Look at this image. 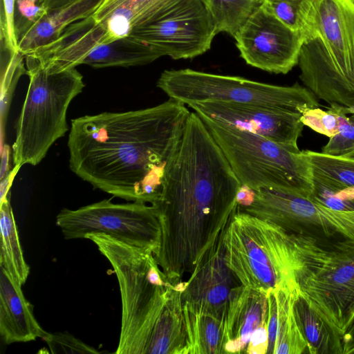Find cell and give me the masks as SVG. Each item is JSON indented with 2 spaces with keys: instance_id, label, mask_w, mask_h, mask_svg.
<instances>
[{
  "instance_id": "obj_1",
  "label": "cell",
  "mask_w": 354,
  "mask_h": 354,
  "mask_svg": "<svg viewBox=\"0 0 354 354\" xmlns=\"http://www.w3.org/2000/svg\"><path fill=\"white\" fill-rule=\"evenodd\" d=\"M240 185L203 121L190 112L160 194L151 204L161 230L154 257L171 285L191 274L225 230Z\"/></svg>"
},
{
  "instance_id": "obj_2",
  "label": "cell",
  "mask_w": 354,
  "mask_h": 354,
  "mask_svg": "<svg viewBox=\"0 0 354 354\" xmlns=\"http://www.w3.org/2000/svg\"><path fill=\"white\" fill-rule=\"evenodd\" d=\"M190 114L176 100L126 112L71 120L70 169L94 187L129 201L153 204Z\"/></svg>"
},
{
  "instance_id": "obj_3",
  "label": "cell",
  "mask_w": 354,
  "mask_h": 354,
  "mask_svg": "<svg viewBox=\"0 0 354 354\" xmlns=\"http://www.w3.org/2000/svg\"><path fill=\"white\" fill-rule=\"evenodd\" d=\"M113 267L122 301V319L116 354H145L154 325L168 300L171 288L153 253L108 234H87Z\"/></svg>"
},
{
  "instance_id": "obj_4",
  "label": "cell",
  "mask_w": 354,
  "mask_h": 354,
  "mask_svg": "<svg viewBox=\"0 0 354 354\" xmlns=\"http://www.w3.org/2000/svg\"><path fill=\"white\" fill-rule=\"evenodd\" d=\"M288 237L297 293L342 340L354 319V242Z\"/></svg>"
},
{
  "instance_id": "obj_5",
  "label": "cell",
  "mask_w": 354,
  "mask_h": 354,
  "mask_svg": "<svg viewBox=\"0 0 354 354\" xmlns=\"http://www.w3.org/2000/svg\"><path fill=\"white\" fill-rule=\"evenodd\" d=\"M24 58L30 83L12 147L14 166L20 167L39 164L65 135L68 106L84 87L83 76L75 68L50 72L35 57Z\"/></svg>"
},
{
  "instance_id": "obj_6",
  "label": "cell",
  "mask_w": 354,
  "mask_h": 354,
  "mask_svg": "<svg viewBox=\"0 0 354 354\" xmlns=\"http://www.w3.org/2000/svg\"><path fill=\"white\" fill-rule=\"evenodd\" d=\"M199 116L241 184L254 190L272 188L310 195L313 171L305 150L293 149L206 116Z\"/></svg>"
},
{
  "instance_id": "obj_7",
  "label": "cell",
  "mask_w": 354,
  "mask_h": 354,
  "mask_svg": "<svg viewBox=\"0 0 354 354\" xmlns=\"http://www.w3.org/2000/svg\"><path fill=\"white\" fill-rule=\"evenodd\" d=\"M225 262L241 285L267 293L296 290L288 234L235 208L224 230Z\"/></svg>"
},
{
  "instance_id": "obj_8",
  "label": "cell",
  "mask_w": 354,
  "mask_h": 354,
  "mask_svg": "<svg viewBox=\"0 0 354 354\" xmlns=\"http://www.w3.org/2000/svg\"><path fill=\"white\" fill-rule=\"evenodd\" d=\"M157 86L169 98L187 105L218 102L261 106L301 114L305 109L319 106L316 96L298 83L278 86L190 68L164 71Z\"/></svg>"
},
{
  "instance_id": "obj_9",
  "label": "cell",
  "mask_w": 354,
  "mask_h": 354,
  "mask_svg": "<svg viewBox=\"0 0 354 354\" xmlns=\"http://www.w3.org/2000/svg\"><path fill=\"white\" fill-rule=\"evenodd\" d=\"M236 209L290 234L317 241L354 242V210H333L296 192L260 188L254 190L249 205Z\"/></svg>"
},
{
  "instance_id": "obj_10",
  "label": "cell",
  "mask_w": 354,
  "mask_h": 354,
  "mask_svg": "<svg viewBox=\"0 0 354 354\" xmlns=\"http://www.w3.org/2000/svg\"><path fill=\"white\" fill-rule=\"evenodd\" d=\"M55 223L66 239L103 233L151 250L153 255L160 243L157 213L151 204L142 202L113 203L105 199L77 209L64 208L57 215Z\"/></svg>"
},
{
  "instance_id": "obj_11",
  "label": "cell",
  "mask_w": 354,
  "mask_h": 354,
  "mask_svg": "<svg viewBox=\"0 0 354 354\" xmlns=\"http://www.w3.org/2000/svg\"><path fill=\"white\" fill-rule=\"evenodd\" d=\"M216 35L205 0H165L129 36L151 46L162 57L180 59L207 52Z\"/></svg>"
},
{
  "instance_id": "obj_12",
  "label": "cell",
  "mask_w": 354,
  "mask_h": 354,
  "mask_svg": "<svg viewBox=\"0 0 354 354\" xmlns=\"http://www.w3.org/2000/svg\"><path fill=\"white\" fill-rule=\"evenodd\" d=\"M311 25L334 68L330 82L318 98L344 106L354 91V0H315Z\"/></svg>"
},
{
  "instance_id": "obj_13",
  "label": "cell",
  "mask_w": 354,
  "mask_h": 354,
  "mask_svg": "<svg viewBox=\"0 0 354 354\" xmlns=\"http://www.w3.org/2000/svg\"><path fill=\"white\" fill-rule=\"evenodd\" d=\"M240 56L261 70L287 74L298 64L305 39L261 6L234 37Z\"/></svg>"
},
{
  "instance_id": "obj_14",
  "label": "cell",
  "mask_w": 354,
  "mask_h": 354,
  "mask_svg": "<svg viewBox=\"0 0 354 354\" xmlns=\"http://www.w3.org/2000/svg\"><path fill=\"white\" fill-rule=\"evenodd\" d=\"M199 115L236 127L299 150L304 124L301 113L265 106L206 102L187 105Z\"/></svg>"
},
{
  "instance_id": "obj_15",
  "label": "cell",
  "mask_w": 354,
  "mask_h": 354,
  "mask_svg": "<svg viewBox=\"0 0 354 354\" xmlns=\"http://www.w3.org/2000/svg\"><path fill=\"white\" fill-rule=\"evenodd\" d=\"M223 232L183 281L180 292L183 305L225 321L230 301L243 286L225 262Z\"/></svg>"
},
{
  "instance_id": "obj_16",
  "label": "cell",
  "mask_w": 354,
  "mask_h": 354,
  "mask_svg": "<svg viewBox=\"0 0 354 354\" xmlns=\"http://www.w3.org/2000/svg\"><path fill=\"white\" fill-rule=\"evenodd\" d=\"M165 1L104 0L93 15L82 20V36L92 49L126 37L144 26Z\"/></svg>"
},
{
  "instance_id": "obj_17",
  "label": "cell",
  "mask_w": 354,
  "mask_h": 354,
  "mask_svg": "<svg viewBox=\"0 0 354 354\" xmlns=\"http://www.w3.org/2000/svg\"><path fill=\"white\" fill-rule=\"evenodd\" d=\"M48 334L39 325L32 305L26 299L21 286L0 266V335L6 344L27 342Z\"/></svg>"
},
{
  "instance_id": "obj_18",
  "label": "cell",
  "mask_w": 354,
  "mask_h": 354,
  "mask_svg": "<svg viewBox=\"0 0 354 354\" xmlns=\"http://www.w3.org/2000/svg\"><path fill=\"white\" fill-rule=\"evenodd\" d=\"M297 293L288 288L272 289L267 292V353H308L307 342L294 313Z\"/></svg>"
},
{
  "instance_id": "obj_19",
  "label": "cell",
  "mask_w": 354,
  "mask_h": 354,
  "mask_svg": "<svg viewBox=\"0 0 354 354\" xmlns=\"http://www.w3.org/2000/svg\"><path fill=\"white\" fill-rule=\"evenodd\" d=\"M266 312L267 293L243 286L225 318V353H246L252 334L266 322Z\"/></svg>"
},
{
  "instance_id": "obj_20",
  "label": "cell",
  "mask_w": 354,
  "mask_h": 354,
  "mask_svg": "<svg viewBox=\"0 0 354 354\" xmlns=\"http://www.w3.org/2000/svg\"><path fill=\"white\" fill-rule=\"evenodd\" d=\"M104 0H71L49 10L17 40L24 56L55 41L72 24L93 15Z\"/></svg>"
},
{
  "instance_id": "obj_21",
  "label": "cell",
  "mask_w": 354,
  "mask_h": 354,
  "mask_svg": "<svg viewBox=\"0 0 354 354\" xmlns=\"http://www.w3.org/2000/svg\"><path fill=\"white\" fill-rule=\"evenodd\" d=\"M186 331L180 289L172 286L168 300L157 319L145 354H184Z\"/></svg>"
},
{
  "instance_id": "obj_22",
  "label": "cell",
  "mask_w": 354,
  "mask_h": 354,
  "mask_svg": "<svg viewBox=\"0 0 354 354\" xmlns=\"http://www.w3.org/2000/svg\"><path fill=\"white\" fill-rule=\"evenodd\" d=\"M162 57L151 46L131 36L94 48L82 64L95 68L129 67L150 64Z\"/></svg>"
},
{
  "instance_id": "obj_23",
  "label": "cell",
  "mask_w": 354,
  "mask_h": 354,
  "mask_svg": "<svg viewBox=\"0 0 354 354\" xmlns=\"http://www.w3.org/2000/svg\"><path fill=\"white\" fill-rule=\"evenodd\" d=\"M182 306L186 331L184 354L225 353L224 321Z\"/></svg>"
},
{
  "instance_id": "obj_24",
  "label": "cell",
  "mask_w": 354,
  "mask_h": 354,
  "mask_svg": "<svg viewBox=\"0 0 354 354\" xmlns=\"http://www.w3.org/2000/svg\"><path fill=\"white\" fill-rule=\"evenodd\" d=\"M294 313L310 354H343L342 339L327 323L297 293Z\"/></svg>"
},
{
  "instance_id": "obj_25",
  "label": "cell",
  "mask_w": 354,
  "mask_h": 354,
  "mask_svg": "<svg viewBox=\"0 0 354 354\" xmlns=\"http://www.w3.org/2000/svg\"><path fill=\"white\" fill-rule=\"evenodd\" d=\"M10 192L1 201L0 231L1 249L0 266L3 267L12 279L22 286L30 273V267L26 262L12 206Z\"/></svg>"
},
{
  "instance_id": "obj_26",
  "label": "cell",
  "mask_w": 354,
  "mask_h": 354,
  "mask_svg": "<svg viewBox=\"0 0 354 354\" xmlns=\"http://www.w3.org/2000/svg\"><path fill=\"white\" fill-rule=\"evenodd\" d=\"M213 19L216 34L235 37L263 0H205Z\"/></svg>"
},
{
  "instance_id": "obj_27",
  "label": "cell",
  "mask_w": 354,
  "mask_h": 354,
  "mask_svg": "<svg viewBox=\"0 0 354 354\" xmlns=\"http://www.w3.org/2000/svg\"><path fill=\"white\" fill-rule=\"evenodd\" d=\"M315 0H263L262 6L306 40L313 37L311 16Z\"/></svg>"
},
{
  "instance_id": "obj_28",
  "label": "cell",
  "mask_w": 354,
  "mask_h": 354,
  "mask_svg": "<svg viewBox=\"0 0 354 354\" xmlns=\"http://www.w3.org/2000/svg\"><path fill=\"white\" fill-rule=\"evenodd\" d=\"M313 175L346 187H354V159L305 150Z\"/></svg>"
},
{
  "instance_id": "obj_29",
  "label": "cell",
  "mask_w": 354,
  "mask_h": 354,
  "mask_svg": "<svg viewBox=\"0 0 354 354\" xmlns=\"http://www.w3.org/2000/svg\"><path fill=\"white\" fill-rule=\"evenodd\" d=\"M316 202L336 211L354 210V187H346L313 174V191Z\"/></svg>"
},
{
  "instance_id": "obj_30",
  "label": "cell",
  "mask_w": 354,
  "mask_h": 354,
  "mask_svg": "<svg viewBox=\"0 0 354 354\" xmlns=\"http://www.w3.org/2000/svg\"><path fill=\"white\" fill-rule=\"evenodd\" d=\"M1 137H3L4 122H6L12 95L19 77L26 73L24 66V56L19 51L14 52L1 46Z\"/></svg>"
},
{
  "instance_id": "obj_31",
  "label": "cell",
  "mask_w": 354,
  "mask_h": 354,
  "mask_svg": "<svg viewBox=\"0 0 354 354\" xmlns=\"http://www.w3.org/2000/svg\"><path fill=\"white\" fill-rule=\"evenodd\" d=\"M348 113H351L348 108L332 104H329L327 111L319 107L305 109L301 121L304 126L330 138L337 133L342 126L349 120Z\"/></svg>"
},
{
  "instance_id": "obj_32",
  "label": "cell",
  "mask_w": 354,
  "mask_h": 354,
  "mask_svg": "<svg viewBox=\"0 0 354 354\" xmlns=\"http://www.w3.org/2000/svg\"><path fill=\"white\" fill-rule=\"evenodd\" d=\"M48 11L39 0H15V27L17 40Z\"/></svg>"
},
{
  "instance_id": "obj_33",
  "label": "cell",
  "mask_w": 354,
  "mask_h": 354,
  "mask_svg": "<svg viewBox=\"0 0 354 354\" xmlns=\"http://www.w3.org/2000/svg\"><path fill=\"white\" fill-rule=\"evenodd\" d=\"M43 339L47 343L51 353H91L101 352L84 343L68 332L49 333Z\"/></svg>"
},
{
  "instance_id": "obj_34",
  "label": "cell",
  "mask_w": 354,
  "mask_h": 354,
  "mask_svg": "<svg viewBox=\"0 0 354 354\" xmlns=\"http://www.w3.org/2000/svg\"><path fill=\"white\" fill-rule=\"evenodd\" d=\"M15 0H1L0 17L1 46L14 52L18 50L15 27Z\"/></svg>"
},
{
  "instance_id": "obj_35",
  "label": "cell",
  "mask_w": 354,
  "mask_h": 354,
  "mask_svg": "<svg viewBox=\"0 0 354 354\" xmlns=\"http://www.w3.org/2000/svg\"><path fill=\"white\" fill-rule=\"evenodd\" d=\"M353 147L354 119L350 116L339 132L329 138V141L322 147L321 152L330 156H344Z\"/></svg>"
},
{
  "instance_id": "obj_36",
  "label": "cell",
  "mask_w": 354,
  "mask_h": 354,
  "mask_svg": "<svg viewBox=\"0 0 354 354\" xmlns=\"http://www.w3.org/2000/svg\"><path fill=\"white\" fill-rule=\"evenodd\" d=\"M268 346L266 322L252 334L248 345L246 353L266 354Z\"/></svg>"
},
{
  "instance_id": "obj_37",
  "label": "cell",
  "mask_w": 354,
  "mask_h": 354,
  "mask_svg": "<svg viewBox=\"0 0 354 354\" xmlns=\"http://www.w3.org/2000/svg\"><path fill=\"white\" fill-rule=\"evenodd\" d=\"M254 189L246 185L241 184L236 197V207H244L249 205L253 201Z\"/></svg>"
},
{
  "instance_id": "obj_38",
  "label": "cell",
  "mask_w": 354,
  "mask_h": 354,
  "mask_svg": "<svg viewBox=\"0 0 354 354\" xmlns=\"http://www.w3.org/2000/svg\"><path fill=\"white\" fill-rule=\"evenodd\" d=\"M20 168V166H14V168L1 180V201L10 192L12 183Z\"/></svg>"
},
{
  "instance_id": "obj_39",
  "label": "cell",
  "mask_w": 354,
  "mask_h": 354,
  "mask_svg": "<svg viewBox=\"0 0 354 354\" xmlns=\"http://www.w3.org/2000/svg\"><path fill=\"white\" fill-rule=\"evenodd\" d=\"M343 354L354 353V319L342 337Z\"/></svg>"
},
{
  "instance_id": "obj_40",
  "label": "cell",
  "mask_w": 354,
  "mask_h": 354,
  "mask_svg": "<svg viewBox=\"0 0 354 354\" xmlns=\"http://www.w3.org/2000/svg\"><path fill=\"white\" fill-rule=\"evenodd\" d=\"M10 153V147L8 145L3 146L1 164V180L10 171L8 170Z\"/></svg>"
},
{
  "instance_id": "obj_41",
  "label": "cell",
  "mask_w": 354,
  "mask_h": 354,
  "mask_svg": "<svg viewBox=\"0 0 354 354\" xmlns=\"http://www.w3.org/2000/svg\"><path fill=\"white\" fill-rule=\"evenodd\" d=\"M71 0H41V3L48 10L62 6Z\"/></svg>"
},
{
  "instance_id": "obj_42",
  "label": "cell",
  "mask_w": 354,
  "mask_h": 354,
  "mask_svg": "<svg viewBox=\"0 0 354 354\" xmlns=\"http://www.w3.org/2000/svg\"><path fill=\"white\" fill-rule=\"evenodd\" d=\"M344 106L347 107L350 109L351 114H352L353 113V111H354V91L348 97Z\"/></svg>"
},
{
  "instance_id": "obj_43",
  "label": "cell",
  "mask_w": 354,
  "mask_h": 354,
  "mask_svg": "<svg viewBox=\"0 0 354 354\" xmlns=\"http://www.w3.org/2000/svg\"><path fill=\"white\" fill-rule=\"evenodd\" d=\"M351 116L354 119V112L351 114ZM344 156L350 158H352V159H354V147L352 149V150L348 153H347L346 156Z\"/></svg>"
},
{
  "instance_id": "obj_44",
  "label": "cell",
  "mask_w": 354,
  "mask_h": 354,
  "mask_svg": "<svg viewBox=\"0 0 354 354\" xmlns=\"http://www.w3.org/2000/svg\"><path fill=\"white\" fill-rule=\"evenodd\" d=\"M40 2L41 1V0H39Z\"/></svg>"
}]
</instances>
